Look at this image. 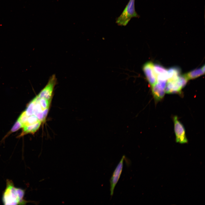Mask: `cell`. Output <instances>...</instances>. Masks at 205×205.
<instances>
[{
  "label": "cell",
  "mask_w": 205,
  "mask_h": 205,
  "mask_svg": "<svg viewBox=\"0 0 205 205\" xmlns=\"http://www.w3.org/2000/svg\"><path fill=\"white\" fill-rule=\"evenodd\" d=\"M24 190L15 187L12 180L7 179L2 201L4 205H25L28 201L24 199Z\"/></svg>",
  "instance_id": "cell-1"
},
{
  "label": "cell",
  "mask_w": 205,
  "mask_h": 205,
  "mask_svg": "<svg viewBox=\"0 0 205 205\" xmlns=\"http://www.w3.org/2000/svg\"><path fill=\"white\" fill-rule=\"evenodd\" d=\"M135 0H129L121 14L116 19V23L118 26H126L133 18H139L135 6Z\"/></svg>",
  "instance_id": "cell-2"
},
{
  "label": "cell",
  "mask_w": 205,
  "mask_h": 205,
  "mask_svg": "<svg viewBox=\"0 0 205 205\" xmlns=\"http://www.w3.org/2000/svg\"><path fill=\"white\" fill-rule=\"evenodd\" d=\"M188 80L184 75H180L176 80H167L165 88V93L168 94L180 93Z\"/></svg>",
  "instance_id": "cell-3"
},
{
  "label": "cell",
  "mask_w": 205,
  "mask_h": 205,
  "mask_svg": "<svg viewBox=\"0 0 205 205\" xmlns=\"http://www.w3.org/2000/svg\"><path fill=\"white\" fill-rule=\"evenodd\" d=\"M173 119L176 142L181 144L187 143L188 141L184 126L179 120L177 116H174Z\"/></svg>",
  "instance_id": "cell-4"
},
{
  "label": "cell",
  "mask_w": 205,
  "mask_h": 205,
  "mask_svg": "<svg viewBox=\"0 0 205 205\" xmlns=\"http://www.w3.org/2000/svg\"><path fill=\"white\" fill-rule=\"evenodd\" d=\"M55 74L52 75L49 79L46 85L37 95L39 98H44L48 100L52 99L53 90L57 82Z\"/></svg>",
  "instance_id": "cell-5"
},
{
  "label": "cell",
  "mask_w": 205,
  "mask_h": 205,
  "mask_svg": "<svg viewBox=\"0 0 205 205\" xmlns=\"http://www.w3.org/2000/svg\"><path fill=\"white\" fill-rule=\"evenodd\" d=\"M125 155L122 156L121 160L114 170L110 180V195L112 196L113 194L115 187L120 178L122 171L123 161Z\"/></svg>",
  "instance_id": "cell-6"
},
{
  "label": "cell",
  "mask_w": 205,
  "mask_h": 205,
  "mask_svg": "<svg viewBox=\"0 0 205 205\" xmlns=\"http://www.w3.org/2000/svg\"><path fill=\"white\" fill-rule=\"evenodd\" d=\"M153 65L152 62H148L144 65L142 67L146 79L151 86L157 82V76L154 70Z\"/></svg>",
  "instance_id": "cell-7"
},
{
  "label": "cell",
  "mask_w": 205,
  "mask_h": 205,
  "mask_svg": "<svg viewBox=\"0 0 205 205\" xmlns=\"http://www.w3.org/2000/svg\"><path fill=\"white\" fill-rule=\"evenodd\" d=\"M166 84L165 83L156 82L151 86L153 95L156 101L161 100L164 97Z\"/></svg>",
  "instance_id": "cell-8"
},
{
  "label": "cell",
  "mask_w": 205,
  "mask_h": 205,
  "mask_svg": "<svg viewBox=\"0 0 205 205\" xmlns=\"http://www.w3.org/2000/svg\"><path fill=\"white\" fill-rule=\"evenodd\" d=\"M181 70L177 67H173L167 70V80H176L180 75Z\"/></svg>",
  "instance_id": "cell-9"
},
{
  "label": "cell",
  "mask_w": 205,
  "mask_h": 205,
  "mask_svg": "<svg viewBox=\"0 0 205 205\" xmlns=\"http://www.w3.org/2000/svg\"><path fill=\"white\" fill-rule=\"evenodd\" d=\"M202 68L195 69L184 74L188 80L194 79L204 74Z\"/></svg>",
  "instance_id": "cell-10"
},
{
  "label": "cell",
  "mask_w": 205,
  "mask_h": 205,
  "mask_svg": "<svg viewBox=\"0 0 205 205\" xmlns=\"http://www.w3.org/2000/svg\"><path fill=\"white\" fill-rule=\"evenodd\" d=\"M41 123V121H39L34 124L23 127V134L28 133H34L39 129Z\"/></svg>",
  "instance_id": "cell-11"
},
{
  "label": "cell",
  "mask_w": 205,
  "mask_h": 205,
  "mask_svg": "<svg viewBox=\"0 0 205 205\" xmlns=\"http://www.w3.org/2000/svg\"><path fill=\"white\" fill-rule=\"evenodd\" d=\"M153 69L156 76L158 75L167 73V69L160 64H154Z\"/></svg>",
  "instance_id": "cell-12"
},
{
  "label": "cell",
  "mask_w": 205,
  "mask_h": 205,
  "mask_svg": "<svg viewBox=\"0 0 205 205\" xmlns=\"http://www.w3.org/2000/svg\"><path fill=\"white\" fill-rule=\"evenodd\" d=\"M36 96L29 103L25 110V111L26 115L30 116L33 114V110L34 106L37 99Z\"/></svg>",
  "instance_id": "cell-13"
},
{
  "label": "cell",
  "mask_w": 205,
  "mask_h": 205,
  "mask_svg": "<svg viewBox=\"0 0 205 205\" xmlns=\"http://www.w3.org/2000/svg\"><path fill=\"white\" fill-rule=\"evenodd\" d=\"M38 98L39 102L43 109H45L50 107L52 99L48 100L44 98Z\"/></svg>",
  "instance_id": "cell-14"
},
{
  "label": "cell",
  "mask_w": 205,
  "mask_h": 205,
  "mask_svg": "<svg viewBox=\"0 0 205 205\" xmlns=\"http://www.w3.org/2000/svg\"><path fill=\"white\" fill-rule=\"evenodd\" d=\"M40 121L39 120L37 117L34 115L28 116L26 123L24 126H27L29 125L34 124Z\"/></svg>",
  "instance_id": "cell-15"
},
{
  "label": "cell",
  "mask_w": 205,
  "mask_h": 205,
  "mask_svg": "<svg viewBox=\"0 0 205 205\" xmlns=\"http://www.w3.org/2000/svg\"><path fill=\"white\" fill-rule=\"evenodd\" d=\"M28 117V116L26 114L25 111H24L21 114L19 117L18 120L21 124L22 128L25 126Z\"/></svg>",
  "instance_id": "cell-16"
},
{
  "label": "cell",
  "mask_w": 205,
  "mask_h": 205,
  "mask_svg": "<svg viewBox=\"0 0 205 205\" xmlns=\"http://www.w3.org/2000/svg\"><path fill=\"white\" fill-rule=\"evenodd\" d=\"M21 128H22L21 124L17 120L11 129L10 132H14L18 130Z\"/></svg>",
  "instance_id": "cell-17"
}]
</instances>
